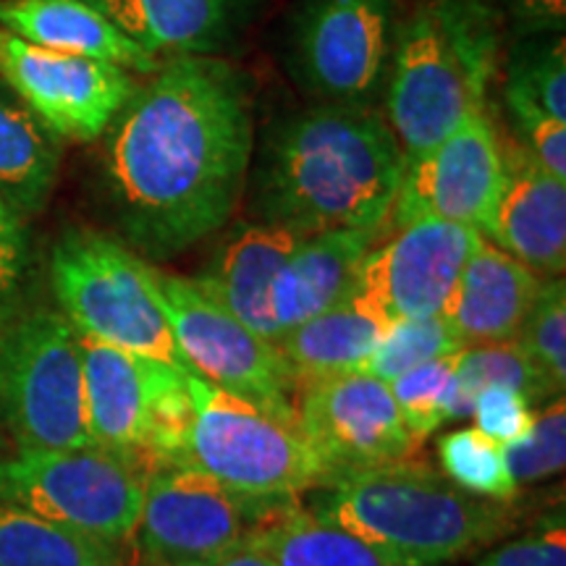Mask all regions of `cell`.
<instances>
[{"instance_id": "1", "label": "cell", "mask_w": 566, "mask_h": 566, "mask_svg": "<svg viewBox=\"0 0 566 566\" xmlns=\"http://www.w3.org/2000/svg\"><path fill=\"white\" fill-rule=\"evenodd\" d=\"M252 150L242 71L216 55L163 61L105 142V184L134 254L163 263L221 231L242 200Z\"/></svg>"}, {"instance_id": "2", "label": "cell", "mask_w": 566, "mask_h": 566, "mask_svg": "<svg viewBox=\"0 0 566 566\" xmlns=\"http://www.w3.org/2000/svg\"><path fill=\"white\" fill-rule=\"evenodd\" d=\"M407 155L380 113L328 103L294 113L268 134L252 174L260 223L302 237L384 229Z\"/></svg>"}, {"instance_id": "3", "label": "cell", "mask_w": 566, "mask_h": 566, "mask_svg": "<svg viewBox=\"0 0 566 566\" xmlns=\"http://www.w3.org/2000/svg\"><path fill=\"white\" fill-rule=\"evenodd\" d=\"M304 509L394 566L457 564L520 525L514 501L464 493L417 459L346 475L310 493Z\"/></svg>"}, {"instance_id": "4", "label": "cell", "mask_w": 566, "mask_h": 566, "mask_svg": "<svg viewBox=\"0 0 566 566\" xmlns=\"http://www.w3.org/2000/svg\"><path fill=\"white\" fill-rule=\"evenodd\" d=\"M499 53L493 0H417L396 38L386 105V122L407 158L485 111Z\"/></svg>"}, {"instance_id": "5", "label": "cell", "mask_w": 566, "mask_h": 566, "mask_svg": "<svg viewBox=\"0 0 566 566\" xmlns=\"http://www.w3.org/2000/svg\"><path fill=\"white\" fill-rule=\"evenodd\" d=\"M51 283L76 334L192 375L155 300L150 263L129 247L71 229L53 247Z\"/></svg>"}, {"instance_id": "6", "label": "cell", "mask_w": 566, "mask_h": 566, "mask_svg": "<svg viewBox=\"0 0 566 566\" xmlns=\"http://www.w3.org/2000/svg\"><path fill=\"white\" fill-rule=\"evenodd\" d=\"M192 422L179 462L239 491L300 495L331 483L300 422L187 375Z\"/></svg>"}, {"instance_id": "7", "label": "cell", "mask_w": 566, "mask_h": 566, "mask_svg": "<svg viewBox=\"0 0 566 566\" xmlns=\"http://www.w3.org/2000/svg\"><path fill=\"white\" fill-rule=\"evenodd\" d=\"M300 504V495L239 491L192 467L168 464L145 475L134 535L147 566H212L252 546Z\"/></svg>"}, {"instance_id": "8", "label": "cell", "mask_w": 566, "mask_h": 566, "mask_svg": "<svg viewBox=\"0 0 566 566\" xmlns=\"http://www.w3.org/2000/svg\"><path fill=\"white\" fill-rule=\"evenodd\" d=\"M90 443L142 475L179 462L192 422L187 373L80 334Z\"/></svg>"}, {"instance_id": "9", "label": "cell", "mask_w": 566, "mask_h": 566, "mask_svg": "<svg viewBox=\"0 0 566 566\" xmlns=\"http://www.w3.org/2000/svg\"><path fill=\"white\" fill-rule=\"evenodd\" d=\"M0 424L19 449H87L80 334L34 310L0 325Z\"/></svg>"}, {"instance_id": "10", "label": "cell", "mask_w": 566, "mask_h": 566, "mask_svg": "<svg viewBox=\"0 0 566 566\" xmlns=\"http://www.w3.org/2000/svg\"><path fill=\"white\" fill-rule=\"evenodd\" d=\"M145 475L124 459L87 449H19L0 457V501L74 533L118 543L134 535Z\"/></svg>"}, {"instance_id": "11", "label": "cell", "mask_w": 566, "mask_h": 566, "mask_svg": "<svg viewBox=\"0 0 566 566\" xmlns=\"http://www.w3.org/2000/svg\"><path fill=\"white\" fill-rule=\"evenodd\" d=\"M150 281L192 375L268 412L296 420V384L279 346L237 321L195 279L163 273L150 263Z\"/></svg>"}, {"instance_id": "12", "label": "cell", "mask_w": 566, "mask_h": 566, "mask_svg": "<svg viewBox=\"0 0 566 566\" xmlns=\"http://www.w3.org/2000/svg\"><path fill=\"white\" fill-rule=\"evenodd\" d=\"M294 409L331 483L375 467L407 462L422 446L401 420L388 384L367 373L304 384L296 388Z\"/></svg>"}, {"instance_id": "13", "label": "cell", "mask_w": 566, "mask_h": 566, "mask_svg": "<svg viewBox=\"0 0 566 566\" xmlns=\"http://www.w3.org/2000/svg\"><path fill=\"white\" fill-rule=\"evenodd\" d=\"M483 242L472 226L417 218L375 242L357 271L352 294L386 328L396 321L441 315L467 260Z\"/></svg>"}, {"instance_id": "14", "label": "cell", "mask_w": 566, "mask_h": 566, "mask_svg": "<svg viewBox=\"0 0 566 566\" xmlns=\"http://www.w3.org/2000/svg\"><path fill=\"white\" fill-rule=\"evenodd\" d=\"M0 80L53 134L103 137L134 95V74L113 63L48 51L0 27Z\"/></svg>"}, {"instance_id": "15", "label": "cell", "mask_w": 566, "mask_h": 566, "mask_svg": "<svg viewBox=\"0 0 566 566\" xmlns=\"http://www.w3.org/2000/svg\"><path fill=\"white\" fill-rule=\"evenodd\" d=\"M391 40V0H307L292 40L296 80L323 101L359 105L384 82Z\"/></svg>"}, {"instance_id": "16", "label": "cell", "mask_w": 566, "mask_h": 566, "mask_svg": "<svg viewBox=\"0 0 566 566\" xmlns=\"http://www.w3.org/2000/svg\"><path fill=\"white\" fill-rule=\"evenodd\" d=\"M506 179V153L488 111L470 116L449 137L407 158L388 223L417 218L472 226L483 233Z\"/></svg>"}, {"instance_id": "17", "label": "cell", "mask_w": 566, "mask_h": 566, "mask_svg": "<svg viewBox=\"0 0 566 566\" xmlns=\"http://www.w3.org/2000/svg\"><path fill=\"white\" fill-rule=\"evenodd\" d=\"M483 237L541 279L566 271V181L537 166L530 153L506 158V179Z\"/></svg>"}, {"instance_id": "18", "label": "cell", "mask_w": 566, "mask_h": 566, "mask_svg": "<svg viewBox=\"0 0 566 566\" xmlns=\"http://www.w3.org/2000/svg\"><path fill=\"white\" fill-rule=\"evenodd\" d=\"M302 233L271 223H244L212 254L197 283L260 338L279 346L271 294L275 275L302 242Z\"/></svg>"}, {"instance_id": "19", "label": "cell", "mask_w": 566, "mask_h": 566, "mask_svg": "<svg viewBox=\"0 0 566 566\" xmlns=\"http://www.w3.org/2000/svg\"><path fill=\"white\" fill-rule=\"evenodd\" d=\"M541 283V275L483 237L441 315L467 346L512 342L520 336Z\"/></svg>"}, {"instance_id": "20", "label": "cell", "mask_w": 566, "mask_h": 566, "mask_svg": "<svg viewBox=\"0 0 566 566\" xmlns=\"http://www.w3.org/2000/svg\"><path fill=\"white\" fill-rule=\"evenodd\" d=\"M384 229H342L304 237L275 275L271 310L281 338L352 294L365 254Z\"/></svg>"}, {"instance_id": "21", "label": "cell", "mask_w": 566, "mask_h": 566, "mask_svg": "<svg viewBox=\"0 0 566 566\" xmlns=\"http://www.w3.org/2000/svg\"><path fill=\"white\" fill-rule=\"evenodd\" d=\"M0 27L48 51L155 74L163 61L139 48L87 0H0Z\"/></svg>"}, {"instance_id": "22", "label": "cell", "mask_w": 566, "mask_h": 566, "mask_svg": "<svg viewBox=\"0 0 566 566\" xmlns=\"http://www.w3.org/2000/svg\"><path fill=\"white\" fill-rule=\"evenodd\" d=\"M155 59L212 55L242 27L247 0H87Z\"/></svg>"}, {"instance_id": "23", "label": "cell", "mask_w": 566, "mask_h": 566, "mask_svg": "<svg viewBox=\"0 0 566 566\" xmlns=\"http://www.w3.org/2000/svg\"><path fill=\"white\" fill-rule=\"evenodd\" d=\"M384 334L386 323L349 294L325 313L289 331L279 342V352L300 388L334 375L363 373Z\"/></svg>"}, {"instance_id": "24", "label": "cell", "mask_w": 566, "mask_h": 566, "mask_svg": "<svg viewBox=\"0 0 566 566\" xmlns=\"http://www.w3.org/2000/svg\"><path fill=\"white\" fill-rule=\"evenodd\" d=\"M55 134L0 80V200L19 218L38 216L59 179Z\"/></svg>"}, {"instance_id": "25", "label": "cell", "mask_w": 566, "mask_h": 566, "mask_svg": "<svg viewBox=\"0 0 566 566\" xmlns=\"http://www.w3.org/2000/svg\"><path fill=\"white\" fill-rule=\"evenodd\" d=\"M0 566H122L113 543L0 501Z\"/></svg>"}, {"instance_id": "26", "label": "cell", "mask_w": 566, "mask_h": 566, "mask_svg": "<svg viewBox=\"0 0 566 566\" xmlns=\"http://www.w3.org/2000/svg\"><path fill=\"white\" fill-rule=\"evenodd\" d=\"M252 546L275 566H394L359 537L310 514L304 504L268 527Z\"/></svg>"}, {"instance_id": "27", "label": "cell", "mask_w": 566, "mask_h": 566, "mask_svg": "<svg viewBox=\"0 0 566 566\" xmlns=\"http://www.w3.org/2000/svg\"><path fill=\"white\" fill-rule=\"evenodd\" d=\"M457 384L459 399L472 417V401L475 394L488 386H504L522 394L530 405L543 407L562 391L551 384L543 367L530 357L525 346L516 338L512 342L472 344L457 354Z\"/></svg>"}, {"instance_id": "28", "label": "cell", "mask_w": 566, "mask_h": 566, "mask_svg": "<svg viewBox=\"0 0 566 566\" xmlns=\"http://www.w3.org/2000/svg\"><path fill=\"white\" fill-rule=\"evenodd\" d=\"M457 354L415 367L388 384L401 420L417 441L433 436L446 422L470 420V412L459 399Z\"/></svg>"}, {"instance_id": "29", "label": "cell", "mask_w": 566, "mask_h": 566, "mask_svg": "<svg viewBox=\"0 0 566 566\" xmlns=\"http://www.w3.org/2000/svg\"><path fill=\"white\" fill-rule=\"evenodd\" d=\"M438 459L443 478L464 493L491 501H514L520 485L509 472L504 446L480 433L478 428L451 430L438 438Z\"/></svg>"}, {"instance_id": "30", "label": "cell", "mask_w": 566, "mask_h": 566, "mask_svg": "<svg viewBox=\"0 0 566 566\" xmlns=\"http://www.w3.org/2000/svg\"><path fill=\"white\" fill-rule=\"evenodd\" d=\"M464 342L457 336L443 315L415 317V321H396L386 328L384 338L375 346L363 373L391 384L415 367L433 363L464 349Z\"/></svg>"}, {"instance_id": "31", "label": "cell", "mask_w": 566, "mask_h": 566, "mask_svg": "<svg viewBox=\"0 0 566 566\" xmlns=\"http://www.w3.org/2000/svg\"><path fill=\"white\" fill-rule=\"evenodd\" d=\"M504 103H525L566 124V45L564 38L522 45L509 59Z\"/></svg>"}, {"instance_id": "32", "label": "cell", "mask_w": 566, "mask_h": 566, "mask_svg": "<svg viewBox=\"0 0 566 566\" xmlns=\"http://www.w3.org/2000/svg\"><path fill=\"white\" fill-rule=\"evenodd\" d=\"M516 342L543 367L551 384L564 394L566 386V286L562 279H543L533 307L522 323Z\"/></svg>"}, {"instance_id": "33", "label": "cell", "mask_w": 566, "mask_h": 566, "mask_svg": "<svg viewBox=\"0 0 566 566\" xmlns=\"http://www.w3.org/2000/svg\"><path fill=\"white\" fill-rule=\"evenodd\" d=\"M509 472L516 485L541 483L554 478L566 464V405L564 396L543 405L525 441L504 446Z\"/></svg>"}, {"instance_id": "34", "label": "cell", "mask_w": 566, "mask_h": 566, "mask_svg": "<svg viewBox=\"0 0 566 566\" xmlns=\"http://www.w3.org/2000/svg\"><path fill=\"white\" fill-rule=\"evenodd\" d=\"M472 420L478 430L499 446L525 441L535 424V407L522 394L504 386H488L475 394Z\"/></svg>"}, {"instance_id": "35", "label": "cell", "mask_w": 566, "mask_h": 566, "mask_svg": "<svg viewBox=\"0 0 566 566\" xmlns=\"http://www.w3.org/2000/svg\"><path fill=\"white\" fill-rule=\"evenodd\" d=\"M537 166L566 181V124L525 103H506Z\"/></svg>"}, {"instance_id": "36", "label": "cell", "mask_w": 566, "mask_h": 566, "mask_svg": "<svg viewBox=\"0 0 566 566\" xmlns=\"http://www.w3.org/2000/svg\"><path fill=\"white\" fill-rule=\"evenodd\" d=\"M27 271V237L21 218L0 200V325L11 321Z\"/></svg>"}, {"instance_id": "37", "label": "cell", "mask_w": 566, "mask_h": 566, "mask_svg": "<svg viewBox=\"0 0 566 566\" xmlns=\"http://www.w3.org/2000/svg\"><path fill=\"white\" fill-rule=\"evenodd\" d=\"M475 566H566L564 525L558 522L537 535L516 537L480 558Z\"/></svg>"}, {"instance_id": "38", "label": "cell", "mask_w": 566, "mask_h": 566, "mask_svg": "<svg viewBox=\"0 0 566 566\" xmlns=\"http://www.w3.org/2000/svg\"><path fill=\"white\" fill-rule=\"evenodd\" d=\"M509 17L522 32H562L566 24V0H504Z\"/></svg>"}, {"instance_id": "39", "label": "cell", "mask_w": 566, "mask_h": 566, "mask_svg": "<svg viewBox=\"0 0 566 566\" xmlns=\"http://www.w3.org/2000/svg\"><path fill=\"white\" fill-rule=\"evenodd\" d=\"M212 566H275V564L263 554V551H258L254 546H244L233 551V554L221 558V562Z\"/></svg>"}, {"instance_id": "40", "label": "cell", "mask_w": 566, "mask_h": 566, "mask_svg": "<svg viewBox=\"0 0 566 566\" xmlns=\"http://www.w3.org/2000/svg\"><path fill=\"white\" fill-rule=\"evenodd\" d=\"M0 428H3V424H0ZM3 446H6L3 443V433H0V454H3Z\"/></svg>"}]
</instances>
